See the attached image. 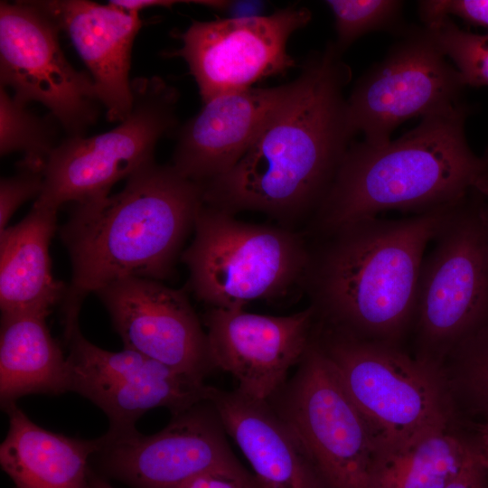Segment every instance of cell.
<instances>
[{"instance_id": "1", "label": "cell", "mask_w": 488, "mask_h": 488, "mask_svg": "<svg viewBox=\"0 0 488 488\" xmlns=\"http://www.w3.org/2000/svg\"><path fill=\"white\" fill-rule=\"evenodd\" d=\"M351 78L333 42L310 54L245 155L202 185L203 202L231 214L260 211L291 230L313 216L352 144L343 97Z\"/></svg>"}, {"instance_id": "2", "label": "cell", "mask_w": 488, "mask_h": 488, "mask_svg": "<svg viewBox=\"0 0 488 488\" xmlns=\"http://www.w3.org/2000/svg\"><path fill=\"white\" fill-rule=\"evenodd\" d=\"M455 203L397 220L355 221L314 236L302 286L318 324L400 347L414 324L426 249Z\"/></svg>"}, {"instance_id": "3", "label": "cell", "mask_w": 488, "mask_h": 488, "mask_svg": "<svg viewBox=\"0 0 488 488\" xmlns=\"http://www.w3.org/2000/svg\"><path fill=\"white\" fill-rule=\"evenodd\" d=\"M202 204V185L155 161L119 192L74 203L60 229L72 271L61 301L64 333L79 325L89 294L127 277L169 278Z\"/></svg>"}, {"instance_id": "4", "label": "cell", "mask_w": 488, "mask_h": 488, "mask_svg": "<svg viewBox=\"0 0 488 488\" xmlns=\"http://www.w3.org/2000/svg\"><path fill=\"white\" fill-rule=\"evenodd\" d=\"M469 113L463 103L422 117L384 145L352 143L308 233L316 236L386 211L419 214L465 198L488 175V162L465 137Z\"/></svg>"}, {"instance_id": "5", "label": "cell", "mask_w": 488, "mask_h": 488, "mask_svg": "<svg viewBox=\"0 0 488 488\" xmlns=\"http://www.w3.org/2000/svg\"><path fill=\"white\" fill-rule=\"evenodd\" d=\"M314 335L364 419L376 455L396 452L431 429L450 427L452 390L442 365L411 357L399 346L320 324Z\"/></svg>"}, {"instance_id": "6", "label": "cell", "mask_w": 488, "mask_h": 488, "mask_svg": "<svg viewBox=\"0 0 488 488\" xmlns=\"http://www.w3.org/2000/svg\"><path fill=\"white\" fill-rule=\"evenodd\" d=\"M193 230L181 258L189 269L191 289L211 307L244 308L302 286L309 259L302 233L243 222L204 202Z\"/></svg>"}, {"instance_id": "7", "label": "cell", "mask_w": 488, "mask_h": 488, "mask_svg": "<svg viewBox=\"0 0 488 488\" xmlns=\"http://www.w3.org/2000/svg\"><path fill=\"white\" fill-rule=\"evenodd\" d=\"M425 254L413 327L417 356L442 365L488 322V207L475 188L451 208Z\"/></svg>"}, {"instance_id": "8", "label": "cell", "mask_w": 488, "mask_h": 488, "mask_svg": "<svg viewBox=\"0 0 488 488\" xmlns=\"http://www.w3.org/2000/svg\"><path fill=\"white\" fill-rule=\"evenodd\" d=\"M133 106L114 128L91 136H69L43 167L34 203L59 210L109 194L111 187L155 161L160 139L178 129V90L157 76L132 80Z\"/></svg>"}, {"instance_id": "9", "label": "cell", "mask_w": 488, "mask_h": 488, "mask_svg": "<svg viewBox=\"0 0 488 488\" xmlns=\"http://www.w3.org/2000/svg\"><path fill=\"white\" fill-rule=\"evenodd\" d=\"M277 413L330 488H368L376 450L314 331Z\"/></svg>"}, {"instance_id": "10", "label": "cell", "mask_w": 488, "mask_h": 488, "mask_svg": "<svg viewBox=\"0 0 488 488\" xmlns=\"http://www.w3.org/2000/svg\"><path fill=\"white\" fill-rule=\"evenodd\" d=\"M386 57L356 82L346 99L347 120L372 146L389 143L393 131L416 117L446 112L464 102L462 78L425 27L406 28Z\"/></svg>"}, {"instance_id": "11", "label": "cell", "mask_w": 488, "mask_h": 488, "mask_svg": "<svg viewBox=\"0 0 488 488\" xmlns=\"http://www.w3.org/2000/svg\"><path fill=\"white\" fill-rule=\"evenodd\" d=\"M60 32L35 1H1L0 86L22 104L46 107L69 136H83L101 104L90 75L67 60Z\"/></svg>"}, {"instance_id": "12", "label": "cell", "mask_w": 488, "mask_h": 488, "mask_svg": "<svg viewBox=\"0 0 488 488\" xmlns=\"http://www.w3.org/2000/svg\"><path fill=\"white\" fill-rule=\"evenodd\" d=\"M311 19L308 8L290 5L258 17L192 21L176 33L181 47L165 55L184 60L206 103L295 68L287 42Z\"/></svg>"}, {"instance_id": "13", "label": "cell", "mask_w": 488, "mask_h": 488, "mask_svg": "<svg viewBox=\"0 0 488 488\" xmlns=\"http://www.w3.org/2000/svg\"><path fill=\"white\" fill-rule=\"evenodd\" d=\"M203 402L174 414L171 422L153 435L136 429L108 431L93 455L111 474L136 488H178L204 473L256 482L230 449L215 410H206Z\"/></svg>"}, {"instance_id": "14", "label": "cell", "mask_w": 488, "mask_h": 488, "mask_svg": "<svg viewBox=\"0 0 488 488\" xmlns=\"http://www.w3.org/2000/svg\"><path fill=\"white\" fill-rule=\"evenodd\" d=\"M69 389L89 399L109 420L108 432L136 429L148 410L164 407L173 414L209 399L211 387L135 351L109 352L89 342L79 325L64 334Z\"/></svg>"}, {"instance_id": "15", "label": "cell", "mask_w": 488, "mask_h": 488, "mask_svg": "<svg viewBox=\"0 0 488 488\" xmlns=\"http://www.w3.org/2000/svg\"><path fill=\"white\" fill-rule=\"evenodd\" d=\"M212 367L231 374L238 391L267 401L285 385L307 350L316 323L313 307L285 316L211 307L204 317Z\"/></svg>"}, {"instance_id": "16", "label": "cell", "mask_w": 488, "mask_h": 488, "mask_svg": "<svg viewBox=\"0 0 488 488\" xmlns=\"http://www.w3.org/2000/svg\"><path fill=\"white\" fill-rule=\"evenodd\" d=\"M96 294L124 348L203 380L212 367L207 336L183 291L133 277L110 283Z\"/></svg>"}, {"instance_id": "17", "label": "cell", "mask_w": 488, "mask_h": 488, "mask_svg": "<svg viewBox=\"0 0 488 488\" xmlns=\"http://www.w3.org/2000/svg\"><path fill=\"white\" fill-rule=\"evenodd\" d=\"M291 86L292 81L271 88L252 87L203 103L176 130L170 164L200 185L227 173L253 144Z\"/></svg>"}, {"instance_id": "18", "label": "cell", "mask_w": 488, "mask_h": 488, "mask_svg": "<svg viewBox=\"0 0 488 488\" xmlns=\"http://www.w3.org/2000/svg\"><path fill=\"white\" fill-rule=\"evenodd\" d=\"M70 38L88 68L108 121H122L133 106L131 52L143 25L140 13L110 1H35Z\"/></svg>"}, {"instance_id": "19", "label": "cell", "mask_w": 488, "mask_h": 488, "mask_svg": "<svg viewBox=\"0 0 488 488\" xmlns=\"http://www.w3.org/2000/svg\"><path fill=\"white\" fill-rule=\"evenodd\" d=\"M208 401L250 464L259 488H318L312 464L267 401L211 387Z\"/></svg>"}, {"instance_id": "20", "label": "cell", "mask_w": 488, "mask_h": 488, "mask_svg": "<svg viewBox=\"0 0 488 488\" xmlns=\"http://www.w3.org/2000/svg\"><path fill=\"white\" fill-rule=\"evenodd\" d=\"M57 209L33 203L19 223L0 234V307L3 314H49L66 286L52 273L49 246Z\"/></svg>"}, {"instance_id": "21", "label": "cell", "mask_w": 488, "mask_h": 488, "mask_svg": "<svg viewBox=\"0 0 488 488\" xmlns=\"http://www.w3.org/2000/svg\"><path fill=\"white\" fill-rule=\"evenodd\" d=\"M5 411L9 427L0 446V464L17 488H92L88 464L99 438L80 439L46 430L16 403Z\"/></svg>"}, {"instance_id": "22", "label": "cell", "mask_w": 488, "mask_h": 488, "mask_svg": "<svg viewBox=\"0 0 488 488\" xmlns=\"http://www.w3.org/2000/svg\"><path fill=\"white\" fill-rule=\"evenodd\" d=\"M48 314H3L0 333V399L3 408L29 394L69 389V367L46 324Z\"/></svg>"}, {"instance_id": "23", "label": "cell", "mask_w": 488, "mask_h": 488, "mask_svg": "<svg viewBox=\"0 0 488 488\" xmlns=\"http://www.w3.org/2000/svg\"><path fill=\"white\" fill-rule=\"evenodd\" d=\"M476 455L450 427L431 429L405 447L376 455L368 488H444Z\"/></svg>"}, {"instance_id": "24", "label": "cell", "mask_w": 488, "mask_h": 488, "mask_svg": "<svg viewBox=\"0 0 488 488\" xmlns=\"http://www.w3.org/2000/svg\"><path fill=\"white\" fill-rule=\"evenodd\" d=\"M0 86V154L21 152L18 164L43 170L44 164L57 145L55 127L46 117L29 110Z\"/></svg>"}, {"instance_id": "25", "label": "cell", "mask_w": 488, "mask_h": 488, "mask_svg": "<svg viewBox=\"0 0 488 488\" xmlns=\"http://www.w3.org/2000/svg\"><path fill=\"white\" fill-rule=\"evenodd\" d=\"M423 23L438 50L452 61L465 87H488V32L479 34L465 31L449 16Z\"/></svg>"}, {"instance_id": "26", "label": "cell", "mask_w": 488, "mask_h": 488, "mask_svg": "<svg viewBox=\"0 0 488 488\" xmlns=\"http://www.w3.org/2000/svg\"><path fill=\"white\" fill-rule=\"evenodd\" d=\"M334 17L336 40L333 45L343 53L362 35L375 31H398L401 26L402 1L327 0Z\"/></svg>"}, {"instance_id": "27", "label": "cell", "mask_w": 488, "mask_h": 488, "mask_svg": "<svg viewBox=\"0 0 488 488\" xmlns=\"http://www.w3.org/2000/svg\"><path fill=\"white\" fill-rule=\"evenodd\" d=\"M451 390L458 389L488 415V322L462 341L449 354Z\"/></svg>"}, {"instance_id": "28", "label": "cell", "mask_w": 488, "mask_h": 488, "mask_svg": "<svg viewBox=\"0 0 488 488\" xmlns=\"http://www.w3.org/2000/svg\"><path fill=\"white\" fill-rule=\"evenodd\" d=\"M19 171L0 183V234L14 212L24 202L39 196L42 190L43 170L18 164Z\"/></svg>"}, {"instance_id": "29", "label": "cell", "mask_w": 488, "mask_h": 488, "mask_svg": "<svg viewBox=\"0 0 488 488\" xmlns=\"http://www.w3.org/2000/svg\"><path fill=\"white\" fill-rule=\"evenodd\" d=\"M423 23L442 16H457L488 30V0H427L418 3Z\"/></svg>"}, {"instance_id": "30", "label": "cell", "mask_w": 488, "mask_h": 488, "mask_svg": "<svg viewBox=\"0 0 488 488\" xmlns=\"http://www.w3.org/2000/svg\"><path fill=\"white\" fill-rule=\"evenodd\" d=\"M178 488H259L257 482L246 481L219 473L198 474Z\"/></svg>"}, {"instance_id": "31", "label": "cell", "mask_w": 488, "mask_h": 488, "mask_svg": "<svg viewBox=\"0 0 488 488\" xmlns=\"http://www.w3.org/2000/svg\"><path fill=\"white\" fill-rule=\"evenodd\" d=\"M444 488H488V481L476 455Z\"/></svg>"}, {"instance_id": "32", "label": "cell", "mask_w": 488, "mask_h": 488, "mask_svg": "<svg viewBox=\"0 0 488 488\" xmlns=\"http://www.w3.org/2000/svg\"><path fill=\"white\" fill-rule=\"evenodd\" d=\"M265 5L258 1H228L223 12H228L229 18H250L262 16Z\"/></svg>"}, {"instance_id": "33", "label": "cell", "mask_w": 488, "mask_h": 488, "mask_svg": "<svg viewBox=\"0 0 488 488\" xmlns=\"http://www.w3.org/2000/svg\"><path fill=\"white\" fill-rule=\"evenodd\" d=\"M112 4L129 10L140 13L144 9L150 7H165L170 8L177 4L184 3L185 1L175 0H114Z\"/></svg>"}, {"instance_id": "34", "label": "cell", "mask_w": 488, "mask_h": 488, "mask_svg": "<svg viewBox=\"0 0 488 488\" xmlns=\"http://www.w3.org/2000/svg\"><path fill=\"white\" fill-rule=\"evenodd\" d=\"M475 448L488 481V418L480 428Z\"/></svg>"}, {"instance_id": "35", "label": "cell", "mask_w": 488, "mask_h": 488, "mask_svg": "<svg viewBox=\"0 0 488 488\" xmlns=\"http://www.w3.org/2000/svg\"><path fill=\"white\" fill-rule=\"evenodd\" d=\"M481 194L483 195L485 203L488 207V175L487 177L479 184L478 188H476Z\"/></svg>"}, {"instance_id": "36", "label": "cell", "mask_w": 488, "mask_h": 488, "mask_svg": "<svg viewBox=\"0 0 488 488\" xmlns=\"http://www.w3.org/2000/svg\"><path fill=\"white\" fill-rule=\"evenodd\" d=\"M91 487L92 488H113L110 484H108L107 482L95 478L91 482Z\"/></svg>"}, {"instance_id": "37", "label": "cell", "mask_w": 488, "mask_h": 488, "mask_svg": "<svg viewBox=\"0 0 488 488\" xmlns=\"http://www.w3.org/2000/svg\"><path fill=\"white\" fill-rule=\"evenodd\" d=\"M483 158L488 162V150L484 154Z\"/></svg>"}]
</instances>
